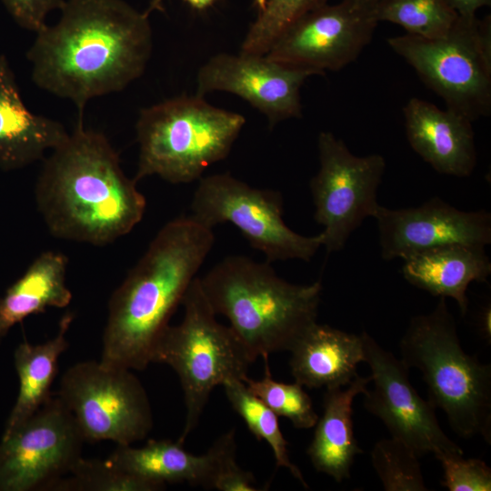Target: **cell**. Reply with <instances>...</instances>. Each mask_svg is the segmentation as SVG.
I'll return each instance as SVG.
<instances>
[{
    "instance_id": "d4e9b609",
    "label": "cell",
    "mask_w": 491,
    "mask_h": 491,
    "mask_svg": "<svg viewBox=\"0 0 491 491\" xmlns=\"http://www.w3.org/2000/svg\"><path fill=\"white\" fill-rule=\"evenodd\" d=\"M232 408L242 417L257 440L271 447L277 467L286 468L305 488L308 485L301 470L291 461L287 446L278 424V416L253 395L242 380H228L222 385Z\"/></svg>"
},
{
    "instance_id": "7c38bea8",
    "label": "cell",
    "mask_w": 491,
    "mask_h": 491,
    "mask_svg": "<svg viewBox=\"0 0 491 491\" xmlns=\"http://www.w3.org/2000/svg\"><path fill=\"white\" fill-rule=\"evenodd\" d=\"M85 438L62 400L50 396L0 441V491L51 490L82 457Z\"/></svg>"
},
{
    "instance_id": "4fadbf2b",
    "label": "cell",
    "mask_w": 491,
    "mask_h": 491,
    "mask_svg": "<svg viewBox=\"0 0 491 491\" xmlns=\"http://www.w3.org/2000/svg\"><path fill=\"white\" fill-rule=\"evenodd\" d=\"M377 24L373 7L351 0L326 3L287 26L266 55L315 75L338 71L359 56Z\"/></svg>"
},
{
    "instance_id": "277c9868",
    "label": "cell",
    "mask_w": 491,
    "mask_h": 491,
    "mask_svg": "<svg viewBox=\"0 0 491 491\" xmlns=\"http://www.w3.org/2000/svg\"><path fill=\"white\" fill-rule=\"evenodd\" d=\"M270 264L229 256L199 276L215 313L228 320L255 360L291 350L316 322L323 290L320 281L290 283Z\"/></svg>"
},
{
    "instance_id": "9a60e30c",
    "label": "cell",
    "mask_w": 491,
    "mask_h": 491,
    "mask_svg": "<svg viewBox=\"0 0 491 491\" xmlns=\"http://www.w3.org/2000/svg\"><path fill=\"white\" fill-rule=\"evenodd\" d=\"M312 75H316L311 71L278 63L266 55L220 53L199 68L195 95H235L262 113L273 127L302 117L300 89Z\"/></svg>"
},
{
    "instance_id": "44dd1931",
    "label": "cell",
    "mask_w": 491,
    "mask_h": 491,
    "mask_svg": "<svg viewBox=\"0 0 491 491\" xmlns=\"http://www.w3.org/2000/svg\"><path fill=\"white\" fill-rule=\"evenodd\" d=\"M403 260L401 272L408 283L434 296L453 298L462 316L468 309L469 285L486 283L491 275L490 258L479 246L449 245Z\"/></svg>"
},
{
    "instance_id": "1f68e13d",
    "label": "cell",
    "mask_w": 491,
    "mask_h": 491,
    "mask_svg": "<svg viewBox=\"0 0 491 491\" xmlns=\"http://www.w3.org/2000/svg\"><path fill=\"white\" fill-rule=\"evenodd\" d=\"M12 19L22 28L37 33L48 15L60 10L65 0H1Z\"/></svg>"
},
{
    "instance_id": "30bf717a",
    "label": "cell",
    "mask_w": 491,
    "mask_h": 491,
    "mask_svg": "<svg viewBox=\"0 0 491 491\" xmlns=\"http://www.w3.org/2000/svg\"><path fill=\"white\" fill-rule=\"evenodd\" d=\"M56 396L85 442L132 445L153 428L146 391L130 369L95 360L75 363L62 376Z\"/></svg>"
},
{
    "instance_id": "2e32d148",
    "label": "cell",
    "mask_w": 491,
    "mask_h": 491,
    "mask_svg": "<svg viewBox=\"0 0 491 491\" xmlns=\"http://www.w3.org/2000/svg\"><path fill=\"white\" fill-rule=\"evenodd\" d=\"M376 221L381 256L386 261L449 245L486 247L491 244V214L460 210L437 196L419 206L379 205Z\"/></svg>"
},
{
    "instance_id": "603a6c76",
    "label": "cell",
    "mask_w": 491,
    "mask_h": 491,
    "mask_svg": "<svg viewBox=\"0 0 491 491\" xmlns=\"http://www.w3.org/2000/svg\"><path fill=\"white\" fill-rule=\"evenodd\" d=\"M67 265L63 253L43 252L6 289L0 298V337L29 316L70 304L73 296L66 286Z\"/></svg>"
},
{
    "instance_id": "7a4b0ae2",
    "label": "cell",
    "mask_w": 491,
    "mask_h": 491,
    "mask_svg": "<svg viewBox=\"0 0 491 491\" xmlns=\"http://www.w3.org/2000/svg\"><path fill=\"white\" fill-rule=\"evenodd\" d=\"M35 195L53 236L97 246L130 233L146 207L109 140L85 128L80 116L67 138L44 158Z\"/></svg>"
},
{
    "instance_id": "83f0119b",
    "label": "cell",
    "mask_w": 491,
    "mask_h": 491,
    "mask_svg": "<svg viewBox=\"0 0 491 491\" xmlns=\"http://www.w3.org/2000/svg\"><path fill=\"white\" fill-rule=\"evenodd\" d=\"M265 375L260 380L247 376L243 382L247 389L266 405L277 416L290 420L297 429L313 428L318 419L313 401L297 382L275 380L270 372L268 357H264Z\"/></svg>"
},
{
    "instance_id": "8d00e7d4",
    "label": "cell",
    "mask_w": 491,
    "mask_h": 491,
    "mask_svg": "<svg viewBox=\"0 0 491 491\" xmlns=\"http://www.w3.org/2000/svg\"><path fill=\"white\" fill-rule=\"evenodd\" d=\"M351 1H354V2H356V3H358V4H361V5H366V6H369V7H373V8H374L375 4H376L378 0H351Z\"/></svg>"
},
{
    "instance_id": "7402d4cb",
    "label": "cell",
    "mask_w": 491,
    "mask_h": 491,
    "mask_svg": "<svg viewBox=\"0 0 491 491\" xmlns=\"http://www.w3.org/2000/svg\"><path fill=\"white\" fill-rule=\"evenodd\" d=\"M370 382V376H356L346 386L326 388L324 395L323 413L306 453L317 472L338 483L350 478L355 457L363 453L354 432L353 402Z\"/></svg>"
},
{
    "instance_id": "cb8c5ba5",
    "label": "cell",
    "mask_w": 491,
    "mask_h": 491,
    "mask_svg": "<svg viewBox=\"0 0 491 491\" xmlns=\"http://www.w3.org/2000/svg\"><path fill=\"white\" fill-rule=\"evenodd\" d=\"M73 319L74 315L67 312L59 321L55 336L35 345L25 341L16 347L14 359L19 392L2 437L22 426L51 396L50 388L57 373L58 359L68 347L66 334Z\"/></svg>"
},
{
    "instance_id": "5bb4252c",
    "label": "cell",
    "mask_w": 491,
    "mask_h": 491,
    "mask_svg": "<svg viewBox=\"0 0 491 491\" xmlns=\"http://www.w3.org/2000/svg\"><path fill=\"white\" fill-rule=\"evenodd\" d=\"M364 362L371 369L373 387L364 395V406L378 417L392 437L410 446L420 457H436L463 449L441 428L436 407L423 399L412 386L405 363L383 348L366 331L361 333Z\"/></svg>"
},
{
    "instance_id": "ba28073f",
    "label": "cell",
    "mask_w": 491,
    "mask_h": 491,
    "mask_svg": "<svg viewBox=\"0 0 491 491\" xmlns=\"http://www.w3.org/2000/svg\"><path fill=\"white\" fill-rule=\"evenodd\" d=\"M391 49L405 59L446 108L471 122L491 112V18L458 15L438 38L412 35L390 37Z\"/></svg>"
},
{
    "instance_id": "52a82bcc",
    "label": "cell",
    "mask_w": 491,
    "mask_h": 491,
    "mask_svg": "<svg viewBox=\"0 0 491 491\" xmlns=\"http://www.w3.org/2000/svg\"><path fill=\"white\" fill-rule=\"evenodd\" d=\"M181 306V323L165 328L153 351L152 363L169 366L179 377L185 419L177 442L184 445L196 428L213 389L228 380L244 381L256 360L233 329L216 320L199 276L188 287Z\"/></svg>"
},
{
    "instance_id": "ffe728a7",
    "label": "cell",
    "mask_w": 491,
    "mask_h": 491,
    "mask_svg": "<svg viewBox=\"0 0 491 491\" xmlns=\"http://www.w3.org/2000/svg\"><path fill=\"white\" fill-rule=\"evenodd\" d=\"M289 366L296 382L308 388L346 386L364 362L362 335L328 325L310 326L289 351Z\"/></svg>"
},
{
    "instance_id": "8992f818",
    "label": "cell",
    "mask_w": 491,
    "mask_h": 491,
    "mask_svg": "<svg viewBox=\"0 0 491 491\" xmlns=\"http://www.w3.org/2000/svg\"><path fill=\"white\" fill-rule=\"evenodd\" d=\"M245 124L244 115L197 95L145 107L135 125L139 155L134 179L157 175L175 185L199 180L227 157Z\"/></svg>"
},
{
    "instance_id": "5b68a950",
    "label": "cell",
    "mask_w": 491,
    "mask_h": 491,
    "mask_svg": "<svg viewBox=\"0 0 491 491\" xmlns=\"http://www.w3.org/2000/svg\"><path fill=\"white\" fill-rule=\"evenodd\" d=\"M401 360L420 371L428 400L463 438L491 444V365L465 352L446 298L414 316L399 343Z\"/></svg>"
},
{
    "instance_id": "484cf974",
    "label": "cell",
    "mask_w": 491,
    "mask_h": 491,
    "mask_svg": "<svg viewBox=\"0 0 491 491\" xmlns=\"http://www.w3.org/2000/svg\"><path fill=\"white\" fill-rule=\"evenodd\" d=\"M377 20L402 26L408 35L433 39L444 36L457 18L445 0H378Z\"/></svg>"
},
{
    "instance_id": "e575fe53",
    "label": "cell",
    "mask_w": 491,
    "mask_h": 491,
    "mask_svg": "<svg viewBox=\"0 0 491 491\" xmlns=\"http://www.w3.org/2000/svg\"><path fill=\"white\" fill-rule=\"evenodd\" d=\"M192 8L202 11L212 6L217 0H184ZM163 0H151L148 8L145 11L147 15H150L155 10L162 9Z\"/></svg>"
},
{
    "instance_id": "d6986e66",
    "label": "cell",
    "mask_w": 491,
    "mask_h": 491,
    "mask_svg": "<svg viewBox=\"0 0 491 491\" xmlns=\"http://www.w3.org/2000/svg\"><path fill=\"white\" fill-rule=\"evenodd\" d=\"M69 133L62 123L35 114L23 101L14 70L0 55V168L14 171L44 160Z\"/></svg>"
},
{
    "instance_id": "836d02e7",
    "label": "cell",
    "mask_w": 491,
    "mask_h": 491,
    "mask_svg": "<svg viewBox=\"0 0 491 491\" xmlns=\"http://www.w3.org/2000/svg\"><path fill=\"white\" fill-rule=\"evenodd\" d=\"M446 4L460 16L475 15L476 11L490 5L491 0H445Z\"/></svg>"
},
{
    "instance_id": "ac0fdd59",
    "label": "cell",
    "mask_w": 491,
    "mask_h": 491,
    "mask_svg": "<svg viewBox=\"0 0 491 491\" xmlns=\"http://www.w3.org/2000/svg\"><path fill=\"white\" fill-rule=\"evenodd\" d=\"M235 430L220 436L203 455H193L183 445L150 439L142 447L116 445L107 458L118 469L160 483H187L212 489L224 456L236 447Z\"/></svg>"
},
{
    "instance_id": "8fae6325",
    "label": "cell",
    "mask_w": 491,
    "mask_h": 491,
    "mask_svg": "<svg viewBox=\"0 0 491 491\" xmlns=\"http://www.w3.org/2000/svg\"><path fill=\"white\" fill-rule=\"evenodd\" d=\"M317 149L319 169L309 183L314 218L323 226L322 246L327 253L338 252L380 205L377 191L386 160L378 154L354 155L328 131L319 133Z\"/></svg>"
},
{
    "instance_id": "e0dca14e",
    "label": "cell",
    "mask_w": 491,
    "mask_h": 491,
    "mask_svg": "<svg viewBox=\"0 0 491 491\" xmlns=\"http://www.w3.org/2000/svg\"><path fill=\"white\" fill-rule=\"evenodd\" d=\"M403 112L408 143L424 161L443 175H472L476 165L473 122L416 97L407 102Z\"/></svg>"
},
{
    "instance_id": "6da1fadb",
    "label": "cell",
    "mask_w": 491,
    "mask_h": 491,
    "mask_svg": "<svg viewBox=\"0 0 491 491\" xmlns=\"http://www.w3.org/2000/svg\"><path fill=\"white\" fill-rule=\"evenodd\" d=\"M26 52L39 88L70 100L83 117L91 99L121 92L144 74L153 49L149 15L125 0H65Z\"/></svg>"
},
{
    "instance_id": "9c48e42d",
    "label": "cell",
    "mask_w": 491,
    "mask_h": 491,
    "mask_svg": "<svg viewBox=\"0 0 491 491\" xmlns=\"http://www.w3.org/2000/svg\"><path fill=\"white\" fill-rule=\"evenodd\" d=\"M280 192L251 186L229 173L202 176L191 201V216L214 228L229 223L266 261H310L322 246L321 235L306 236L289 228L283 218Z\"/></svg>"
},
{
    "instance_id": "d6a6232c",
    "label": "cell",
    "mask_w": 491,
    "mask_h": 491,
    "mask_svg": "<svg viewBox=\"0 0 491 491\" xmlns=\"http://www.w3.org/2000/svg\"><path fill=\"white\" fill-rule=\"evenodd\" d=\"M236 447L222 458L212 489L219 491H261L252 472L244 470L235 460Z\"/></svg>"
},
{
    "instance_id": "3957f363",
    "label": "cell",
    "mask_w": 491,
    "mask_h": 491,
    "mask_svg": "<svg viewBox=\"0 0 491 491\" xmlns=\"http://www.w3.org/2000/svg\"><path fill=\"white\" fill-rule=\"evenodd\" d=\"M213 229L191 215L167 222L112 294L100 362L142 371L210 254Z\"/></svg>"
},
{
    "instance_id": "f1b7e54d",
    "label": "cell",
    "mask_w": 491,
    "mask_h": 491,
    "mask_svg": "<svg viewBox=\"0 0 491 491\" xmlns=\"http://www.w3.org/2000/svg\"><path fill=\"white\" fill-rule=\"evenodd\" d=\"M416 453L392 437L375 444L371 463L386 491H427Z\"/></svg>"
},
{
    "instance_id": "d590c367",
    "label": "cell",
    "mask_w": 491,
    "mask_h": 491,
    "mask_svg": "<svg viewBox=\"0 0 491 491\" xmlns=\"http://www.w3.org/2000/svg\"><path fill=\"white\" fill-rule=\"evenodd\" d=\"M491 310L490 306H486L480 313L479 316V326L480 331L483 334L484 337L486 339H489L490 341V335H491Z\"/></svg>"
},
{
    "instance_id": "74e56055",
    "label": "cell",
    "mask_w": 491,
    "mask_h": 491,
    "mask_svg": "<svg viewBox=\"0 0 491 491\" xmlns=\"http://www.w3.org/2000/svg\"><path fill=\"white\" fill-rule=\"evenodd\" d=\"M266 1V0H254V4L257 7L258 12L264 8Z\"/></svg>"
},
{
    "instance_id": "f546056e",
    "label": "cell",
    "mask_w": 491,
    "mask_h": 491,
    "mask_svg": "<svg viewBox=\"0 0 491 491\" xmlns=\"http://www.w3.org/2000/svg\"><path fill=\"white\" fill-rule=\"evenodd\" d=\"M327 0H266L241 45L240 53L266 55L294 21Z\"/></svg>"
},
{
    "instance_id": "4316f807",
    "label": "cell",
    "mask_w": 491,
    "mask_h": 491,
    "mask_svg": "<svg viewBox=\"0 0 491 491\" xmlns=\"http://www.w3.org/2000/svg\"><path fill=\"white\" fill-rule=\"evenodd\" d=\"M166 484L125 473L112 463L81 457L68 475L58 480L55 491H160Z\"/></svg>"
},
{
    "instance_id": "4dcf8cb0",
    "label": "cell",
    "mask_w": 491,
    "mask_h": 491,
    "mask_svg": "<svg viewBox=\"0 0 491 491\" xmlns=\"http://www.w3.org/2000/svg\"><path fill=\"white\" fill-rule=\"evenodd\" d=\"M443 468L441 485L449 491H490L491 469L478 458L450 453L436 457Z\"/></svg>"
}]
</instances>
